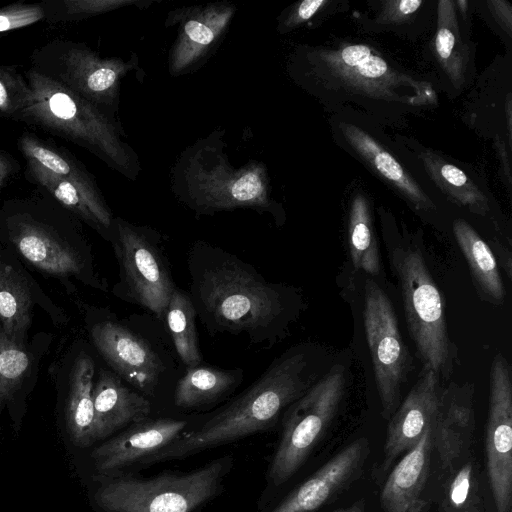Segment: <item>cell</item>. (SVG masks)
I'll list each match as a JSON object with an SVG mask.
<instances>
[{"instance_id": "1", "label": "cell", "mask_w": 512, "mask_h": 512, "mask_svg": "<svg viewBox=\"0 0 512 512\" xmlns=\"http://www.w3.org/2000/svg\"><path fill=\"white\" fill-rule=\"evenodd\" d=\"M192 298L213 331L247 334L252 342H273L288 318L284 287L269 283L253 267L218 248L197 245L189 261Z\"/></svg>"}, {"instance_id": "2", "label": "cell", "mask_w": 512, "mask_h": 512, "mask_svg": "<svg viewBox=\"0 0 512 512\" xmlns=\"http://www.w3.org/2000/svg\"><path fill=\"white\" fill-rule=\"evenodd\" d=\"M0 242L23 263L68 289L72 280L105 289L95 271L81 221L48 196L5 199L0 203Z\"/></svg>"}, {"instance_id": "3", "label": "cell", "mask_w": 512, "mask_h": 512, "mask_svg": "<svg viewBox=\"0 0 512 512\" xmlns=\"http://www.w3.org/2000/svg\"><path fill=\"white\" fill-rule=\"evenodd\" d=\"M319 373L308 348L294 347L274 360L265 373L199 429L179 436L151 462L180 459L220 444L267 430L285 408L303 396Z\"/></svg>"}, {"instance_id": "4", "label": "cell", "mask_w": 512, "mask_h": 512, "mask_svg": "<svg viewBox=\"0 0 512 512\" xmlns=\"http://www.w3.org/2000/svg\"><path fill=\"white\" fill-rule=\"evenodd\" d=\"M24 78L26 101L15 121L83 147L129 178L137 175V156L106 112L32 67Z\"/></svg>"}, {"instance_id": "5", "label": "cell", "mask_w": 512, "mask_h": 512, "mask_svg": "<svg viewBox=\"0 0 512 512\" xmlns=\"http://www.w3.org/2000/svg\"><path fill=\"white\" fill-rule=\"evenodd\" d=\"M306 82L331 96L416 104L425 84L390 64L362 43L309 48L301 56Z\"/></svg>"}, {"instance_id": "6", "label": "cell", "mask_w": 512, "mask_h": 512, "mask_svg": "<svg viewBox=\"0 0 512 512\" xmlns=\"http://www.w3.org/2000/svg\"><path fill=\"white\" fill-rule=\"evenodd\" d=\"M224 472L217 459L184 474L111 477L102 481L95 501L105 512H193L217 493Z\"/></svg>"}, {"instance_id": "7", "label": "cell", "mask_w": 512, "mask_h": 512, "mask_svg": "<svg viewBox=\"0 0 512 512\" xmlns=\"http://www.w3.org/2000/svg\"><path fill=\"white\" fill-rule=\"evenodd\" d=\"M395 267L407 325L423 368L439 377L446 375L452 364V348L441 293L418 250L400 253Z\"/></svg>"}, {"instance_id": "8", "label": "cell", "mask_w": 512, "mask_h": 512, "mask_svg": "<svg viewBox=\"0 0 512 512\" xmlns=\"http://www.w3.org/2000/svg\"><path fill=\"white\" fill-rule=\"evenodd\" d=\"M346 386L342 365L332 366L287 410L282 436L269 469L276 486L302 465L333 419Z\"/></svg>"}, {"instance_id": "9", "label": "cell", "mask_w": 512, "mask_h": 512, "mask_svg": "<svg viewBox=\"0 0 512 512\" xmlns=\"http://www.w3.org/2000/svg\"><path fill=\"white\" fill-rule=\"evenodd\" d=\"M32 68L104 112L118 103L120 81L136 63L102 58L84 43L54 39L35 50Z\"/></svg>"}, {"instance_id": "10", "label": "cell", "mask_w": 512, "mask_h": 512, "mask_svg": "<svg viewBox=\"0 0 512 512\" xmlns=\"http://www.w3.org/2000/svg\"><path fill=\"white\" fill-rule=\"evenodd\" d=\"M185 160L187 201L195 209L270 208L268 178L260 164L235 169L221 154L204 146L194 149Z\"/></svg>"}, {"instance_id": "11", "label": "cell", "mask_w": 512, "mask_h": 512, "mask_svg": "<svg viewBox=\"0 0 512 512\" xmlns=\"http://www.w3.org/2000/svg\"><path fill=\"white\" fill-rule=\"evenodd\" d=\"M363 318L382 415L389 420L399 406L408 358L393 305L371 279L365 284Z\"/></svg>"}, {"instance_id": "12", "label": "cell", "mask_w": 512, "mask_h": 512, "mask_svg": "<svg viewBox=\"0 0 512 512\" xmlns=\"http://www.w3.org/2000/svg\"><path fill=\"white\" fill-rule=\"evenodd\" d=\"M110 241L126 292L134 302L161 318L175 290L161 253L139 228L120 218L113 221Z\"/></svg>"}, {"instance_id": "13", "label": "cell", "mask_w": 512, "mask_h": 512, "mask_svg": "<svg viewBox=\"0 0 512 512\" xmlns=\"http://www.w3.org/2000/svg\"><path fill=\"white\" fill-rule=\"evenodd\" d=\"M487 474L497 512H510L512 500V382L507 359L496 354L489 377L486 428Z\"/></svg>"}, {"instance_id": "14", "label": "cell", "mask_w": 512, "mask_h": 512, "mask_svg": "<svg viewBox=\"0 0 512 512\" xmlns=\"http://www.w3.org/2000/svg\"><path fill=\"white\" fill-rule=\"evenodd\" d=\"M89 335L96 350L119 377L145 394L154 393L163 366L146 341L108 319L92 322Z\"/></svg>"}, {"instance_id": "15", "label": "cell", "mask_w": 512, "mask_h": 512, "mask_svg": "<svg viewBox=\"0 0 512 512\" xmlns=\"http://www.w3.org/2000/svg\"><path fill=\"white\" fill-rule=\"evenodd\" d=\"M36 305L56 310L20 258L0 242V327L11 340L29 342Z\"/></svg>"}, {"instance_id": "16", "label": "cell", "mask_w": 512, "mask_h": 512, "mask_svg": "<svg viewBox=\"0 0 512 512\" xmlns=\"http://www.w3.org/2000/svg\"><path fill=\"white\" fill-rule=\"evenodd\" d=\"M95 362L83 348L65 354L57 383L64 395V419L71 441L88 447L95 439L93 389Z\"/></svg>"}, {"instance_id": "17", "label": "cell", "mask_w": 512, "mask_h": 512, "mask_svg": "<svg viewBox=\"0 0 512 512\" xmlns=\"http://www.w3.org/2000/svg\"><path fill=\"white\" fill-rule=\"evenodd\" d=\"M186 421L169 418L145 419L104 442L91 453L99 472L109 473L136 462L143 463L174 440Z\"/></svg>"}, {"instance_id": "18", "label": "cell", "mask_w": 512, "mask_h": 512, "mask_svg": "<svg viewBox=\"0 0 512 512\" xmlns=\"http://www.w3.org/2000/svg\"><path fill=\"white\" fill-rule=\"evenodd\" d=\"M439 376L428 368L390 417L384 446V467L414 446L432 425L440 394Z\"/></svg>"}, {"instance_id": "19", "label": "cell", "mask_w": 512, "mask_h": 512, "mask_svg": "<svg viewBox=\"0 0 512 512\" xmlns=\"http://www.w3.org/2000/svg\"><path fill=\"white\" fill-rule=\"evenodd\" d=\"M368 441L360 438L344 447L271 512H312L335 495L363 464Z\"/></svg>"}, {"instance_id": "20", "label": "cell", "mask_w": 512, "mask_h": 512, "mask_svg": "<svg viewBox=\"0 0 512 512\" xmlns=\"http://www.w3.org/2000/svg\"><path fill=\"white\" fill-rule=\"evenodd\" d=\"M51 341V334L39 332L32 341L18 344L0 327V415L5 407L11 409L25 403Z\"/></svg>"}, {"instance_id": "21", "label": "cell", "mask_w": 512, "mask_h": 512, "mask_svg": "<svg viewBox=\"0 0 512 512\" xmlns=\"http://www.w3.org/2000/svg\"><path fill=\"white\" fill-rule=\"evenodd\" d=\"M473 429V386L451 384L441 389L432 423V440L445 467H453L470 442Z\"/></svg>"}, {"instance_id": "22", "label": "cell", "mask_w": 512, "mask_h": 512, "mask_svg": "<svg viewBox=\"0 0 512 512\" xmlns=\"http://www.w3.org/2000/svg\"><path fill=\"white\" fill-rule=\"evenodd\" d=\"M236 8L215 3L196 8L185 18L169 57V70L182 74L195 66L226 31Z\"/></svg>"}, {"instance_id": "23", "label": "cell", "mask_w": 512, "mask_h": 512, "mask_svg": "<svg viewBox=\"0 0 512 512\" xmlns=\"http://www.w3.org/2000/svg\"><path fill=\"white\" fill-rule=\"evenodd\" d=\"M93 404L96 441L147 419L151 411L146 398L125 386L118 375L105 369H101L95 379Z\"/></svg>"}, {"instance_id": "24", "label": "cell", "mask_w": 512, "mask_h": 512, "mask_svg": "<svg viewBox=\"0 0 512 512\" xmlns=\"http://www.w3.org/2000/svg\"><path fill=\"white\" fill-rule=\"evenodd\" d=\"M432 446L430 425L389 474L380 496L385 512H421Z\"/></svg>"}, {"instance_id": "25", "label": "cell", "mask_w": 512, "mask_h": 512, "mask_svg": "<svg viewBox=\"0 0 512 512\" xmlns=\"http://www.w3.org/2000/svg\"><path fill=\"white\" fill-rule=\"evenodd\" d=\"M27 178L50 197L110 241L113 217L99 189H90L56 177L32 161H26Z\"/></svg>"}, {"instance_id": "26", "label": "cell", "mask_w": 512, "mask_h": 512, "mask_svg": "<svg viewBox=\"0 0 512 512\" xmlns=\"http://www.w3.org/2000/svg\"><path fill=\"white\" fill-rule=\"evenodd\" d=\"M341 132L354 152L412 204L420 209L434 208L433 203L417 182L368 133L348 123L341 125Z\"/></svg>"}, {"instance_id": "27", "label": "cell", "mask_w": 512, "mask_h": 512, "mask_svg": "<svg viewBox=\"0 0 512 512\" xmlns=\"http://www.w3.org/2000/svg\"><path fill=\"white\" fill-rule=\"evenodd\" d=\"M241 379V370H223L200 365L188 368L177 383L175 404L190 409L212 403L240 384Z\"/></svg>"}, {"instance_id": "28", "label": "cell", "mask_w": 512, "mask_h": 512, "mask_svg": "<svg viewBox=\"0 0 512 512\" xmlns=\"http://www.w3.org/2000/svg\"><path fill=\"white\" fill-rule=\"evenodd\" d=\"M434 46L438 61L448 78L455 86H461L469 64V49L462 39L456 2L452 0L438 2Z\"/></svg>"}, {"instance_id": "29", "label": "cell", "mask_w": 512, "mask_h": 512, "mask_svg": "<svg viewBox=\"0 0 512 512\" xmlns=\"http://www.w3.org/2000/svg\"><path fill=\"white\" fill-rule=\"evenodd\" d=\"M453 232L481 290L492 300L501 301L505 288L490 247L464 220L454 221Z\"/></svg>"}, {"instance_id": "30", "label": "cell", "mask_w": 512, "mask_h": 512, "mask_svg": "<svg viewBox=\"0 0 512 512\" xmlns=\"http://www.w3.org/2000/svg\"><path fill=\"white\" fill-rule=\"evenodd\" d=\"M420 158L430 178L450 200L477 214L488 212L487 198L461 169L432 152H422Z\"/></svg>"}, {"instance_id": "31", "label": "cell", "mask_w": 512, "mask_h": 512, "mask_svg": "<svg viewBox=\"0 0 512 512\" xmlns=\"http://www.w3.org/2000/svg\"><path fill=\"white\" fill-rule=\"evenodd\" d=\"M18 147L26 161H32L59 178L71 180L90 189H99L94 177L69 152L58 149L32 133H23Z\"/></svg>"}, {"instance_id": "32", "label": "cell", "mask_w": 512, "mask_h": 512, "mask_svg": "<svg viewBox=\"0 0 512 512\" xmlns=\"http://www.w3.org/2000/svg\"><path fill=\"white\" fill-rule=\"evenodd\" d=\"M348 238L351 260L356 269L371 275L380 272V255L372 226L368 201L356 194L349 211Z\"/></svg>"}, {"instance_id": "33", "label": "cell", "mask_w": 512, "mask_h": 512, "mask_svg": "<svg viewBox=\"0 0 512 512\" xmlns=\"http://www.w3.org/2000/svg\"><path fill=\"white\" fill-rule=\"evenodd\" d=\"M166 317L181 360L188 368L198 366L201 355L195 326L196 309L191 298L175 288L167 307Z\"/></svg>"}, {"instance_id": "34", "label": "cell", "mask_w": 512, "mask_h": 512, "mask_svg": "<svg viewBox=\"0 0 512 512\" xmlns=\"http://www.w3.org/2000/svg\"><path fill=\"white\" fill-rule=\"evenodd\" d=\"M52 4L56 5V8H50L45 16L58 22L82 20L136 4V0H62Z\"/></svg>"}, {"instance_id": "35", "label": "cell", "mask_w": 512, "mask_h": 512, "mask_svg": "<svg viewBox=\"0 0 512 512\" xmlns=\"http://www.w3.org/2000/svg\"><path fill=\"white\" fill-rule=\"evenodd\" d=\"M28 86L14 67L0 66V114L15 120L24 107Z\"/></svg>"}, {"instance_id": "36", "label": "cell", "mask_w": 512, "mask_h": 512, "mask_svg": "<svg viewBox=\"0 0 512 512\" xmlns=\"http://www.w3.org/2000/svg\"><path fill=\"white\" fill-rule=\"evenodd\" d=\"M45 17L42 4L14 3L0 9V32L32 25Z\"/></svg>"}, {"instance_id": "37", "label": "cell", "mask_w": 512, "mask_h": 512, "mask_svg": "<svg viewBox=\"0 0 512 512\" xmlns=\"http://www.w3.org/2000/svg\"><path fill=\"white\" fill-rule=\"evenodd\" d=\"M328 4H330V1L327 0H304L296 3L282 17L278 30L285 33L304 24Z\"/></svg>"}, {"instance_id": "38", "label": "cell", "mask_w": 512, "mask_h": 512, "mask_svg": "<svg viewBox=\"0 0 512 512\" xmlns=\"http://www.w3.org/2000/svg\"><path fill=\"white\" fill-rule=\"evenodd\" d=\"M376 22L379 24H399L408 20L423 4L420 0L384 1Z\"/></svg>"}, {"instance_id": "39", "label": "cell", "mask_w": 512, "mask_h": 512, "mask_svg": "<svg viewBox=\"0 0 512 512\" xmlns=\"http://www.w3.org/2000/svg\"><path fill=\"white\" fill-rule=\"evenodd\" d=\"M471 475L472 464L467 463L455 476L449 490V498L454 506L459 507L465 502L470 489Z\"/></svg>"}, {"instance_id": "40", "label": "cell", "mask_w": 512, "mask_h": 512, "mask_svg": "<svg viewBox=\"0 0 512 512\" xmlns=\"http://www.w3.org/2000/svg\"><path fill=\"white\" fill-rule=\"evenodd\" d=\"M487 4L491 14L501 28L510 36L512 30V9L510 4L501 0H489Z\"/></svg>"}, {"instance_id": "41", "label": "cell", "mask_w": 512, "mask_h": 512, "mask_svg": "<svg viewBox=\"0 0 512 512\" xmlns=\"http://www.w3.org/2000/svg\"><path fill=\"white\" fill-rule=\"evenodd\" d=\"M18 169V163L6 152L0 151V189L8 183Z\"/></svg>"}, {"instance_id": "42", "label": "cell", "mask_w": 512, "mask_h": 512, "mask_svg": "<svg viewBox=\"0 0 512 512\" xmlns=\"http://www.w3.org/2000/svg\"><path fill=\"white\" fill-rule=\"evenodd\" d=\"M334 512H365V509H364L363 502L358 501L349 507L342 508V509L336 510Z\"/></svg>"}, {"instance_id": "43", "label": "cell", "mask_w": 512, "mask_h": 512, "mask_svg": "<svg viewBox=\"0 0 512 512\" xmlns=\"http://www.w3.org/2000/svg\"><path fill=\"white\" fill-rule=\"evenodd\" d=\"M470 512H479V511H470Z\"/></svg>"}]
</instances>
